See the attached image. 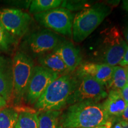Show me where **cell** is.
<instances>
[{
    "instance_id": "cell-4",
    "label": "cell",
    "mask_w": 128,
    "mask_h": 128,
    "mask_svg": "<svg viewBox=\"0 0 128 128\" xmlns=\"http://www.w3.org/2000/svg\"><path fill=\"white\" fill-rule=\"evenodd\" d=\"M34 68V63L29 56L22 51L16 52L12 60V99L15 104H18L26 96Z\"/></svg>"
},
{
    "instance_id": "cell-12",
    "label": "cell",
    "mask_w": 128,
    "mask_h": 128,
    "mask_svg": "<svg viewBox=\"0 0 128 128\" xmlns=\"http://www.w3.org/2000/svg\"><path fill=\"white\" fill-rule=\"evenodd\" d=\"M13 78L12 61L0 57V97L8 102L12 98Z\"/></svg>"
},
{
    "instance_id": "cell-16",
    "label": "cell",
    "mask_w": 128,
    "mask_h": 128,
    "mask_svg": "<svg viewBox=\"0 0 128 128\" xmlns=\"http://www.w3.org/2000/svg\"><path fill=\"white\" fill-rule=\"evenodd\" d=\"M14 109L18 113L16 128H39L38 113L36 110L24 108H16Z\"/></svg>"
},
{
    "instance_id": "cell-11",
    "label": "cell",
    "mask_w": 128,
    "mask_h": 128,
    "mask_svg": "<svg viewBox=\"0 0 128 128\" xmlns=\"http://www.w3.org/2000/svg\"><path fill=\"white\" fill-rule=\"evenodd\" d=\"M113 67L105 64L86 62L79 67L76 73L92 76L103 86L108 87L113 76Z\"/></svg>"
},
{
    "instance_id": "cell-26",
    "label": "cell",
    "mask_w": 128,
    "mask_h": 128,
    "mask_svg": "<svg viewBox=\"0 0 128 128\" xmlns=\"http://www.w3.org/2000/svg\"><path fill=\"white\" fill-rule=\"evenodd\" d=\"M121 120L124 122H128V104L126 106V108H124V111L123 112L122 114L119 117Z\"/></svg>"
},
{
    "instance_id": "cell-10",
    "label": "cell",
    "mask_w": 128,
    "mask_h": 128,
    "mask_svg": "<svg viewBox=\"0 0 128 128\" xmlns=\"http://www.w3.org/2000/svg\"><path fill=\"white\" fill-rule=\"evenodd\" d=\"M63 41L61 37L56 33L44 29L30 34L27 43L30 50L33 54L40 56L55 50Z\"/></svg>"
},
{
    "instance_id": "cell-17",
    "label": "cell",
    "mask_w": 128,
    "mask_h": 128,
    "mask_svg": "<svg viewBox=\"0 0 128 128\" xmlns=\"http://www.w3.org/2000/svg\"><path fill=\"white\" fill-rule=\"evenodd\" d=\"M60 111L40 112L38 113L39 128H62L60 124Z\"/></svg>"
},
{
    "instance_id": "cell-9",
    "label": "cell",
    "mask_w": 128,
    "mask_h": 128,
    "mask_svg": "<svg viewBox=\"0 0 128 128\" xmlns=\"http://www.w3.org/2000/svg\"><path fill=\"white\" fill-rule=\"evenodd\" d=\"M59 76L58 74L40 65L34 66L26 94L28 103L34 104L49 85Z\"/></svg>"
},
{
    "instance_id": "cell-32",
    "label": "cell",
    "mask_w": 128,
    "mask_h": 128,
    "mask_svg": "<svg viewBox=\"0 0 128 128\" xmlns=\"http://www.w3.org/2000/svg\"><path fill=\"white\" fill-rule=\"evenodd\" d=\"M127 84L128 85V74H127Z\"/></svg>"
},
{
    "instance_id": "cell-2",
    "label": "cell",
    "mask_w": 128,
    "mask_h": 128,
    "mask_svg": "<svg viewBox=\"0 0 128 128\" xmlns=\"http://www.w3.org/2000/svg\"><path fill=\"white\" fill-rule=\"evenodd\" d=\"M76 77L65 74L59 76L49 85L34 104L39 112L60 111L67 102L76 86Z\"/></svg>"
},
{
    "instance_id": "cell-19",
    "label": "cell",
    "mask_w": 128,
    "mask_h": 128,
    "mask_svg": "<svg viewBox=\"0 0 128 128\" xmlns=\"http://www.w3.org/2000/svg\"><path fill=\"white\" fill-rule=\"evenodd\" d=\"M127 84V71L122 66L113 67V72L111 81L108 84V88L120 90Z\"/></svg>"
},
{
    "instance_id": "cell-25",
    "label": "cell",
    "mask_w": 128,
    "mask_h": 128,
    "mask_svg": "<svg viewBox=\"0 0 128 128\" xmlns=\"http://www.w3.org/2000/svg\"><path fill=\"white\" fill-rule=\"evenodd\" d=\"M121 66H128V46L124 55L123 57L121 62L119 63Z\"/></svg>"
},
{
    "instance_id": "cell-7",
    "label": "cell",
    "mask_w": 128,
    "mask_h": 128,
    "mask_svg": "<svg viewBox=\"0 0 128 128\" xmlns=\"http://www.w3.org/2000/svg\"><path fill=\"white\" fill-rule=\"evenodd\" d=\"M37 22L46 28L57 33L71 37L74 15L64 8H56L34 15Z\"/></svg>"
},
{
    "instance_id": "cell-33",
    "label": "cell",
    "mask_w": 128,
    "mask_h": 128,
    "mask_svg": "<svg viewBox=\"0 0 128 128\" xmlns=\"http://www.w3.org/2000/svg\"><path fill=\"white\" fill-rule=\"evenodd\" d=\"M127 74H128V71H127Z\"/></svg>"
},
{
    "instance_id": "cell-27",
    "label": "cell",
    "mask_w": 128,
    "mask_h": 128,
    "mask_svg": "<svg viewBox=\"0 0 128 128\" xmlns=\"http://www.w3.org/2000/svg\"><path fill=\"white\" fill-rule=\"evenodd\" d=\"M7 102L4 98L0 97V110L4 108L6 106V105H7Z\"/></svg>"
},
{
    "instance_id": "cell-30",
    "label": "cell",
    "mask_w": 128,
    "mask_h": 128,
    "mask_svg": "<svg viewBox=\"0 0 128 128\" xmlns=\"http://www.w3.org/2000/svg\"><path fill=\"white\" fill-rule=\"evenodd\" d=\"M124 37H125L126 40L128 44V27L127 28H126V30H125V33H124Z\"/></svg>"
},
{
    "instance_id": "cell-13",
    "label": "cell",
    "mask_w": 128,
    "mask_h": 128,
    "mask_svg": "<svg viewBox=\"0 0 128 128\" xmlns=\"http://www.w3.org/2000/svg\"><path fill=\"white\" fill-rule=\"evenodd\" d=\"M55 50L61 58L69 72L75 71L81 64L82 58L80 50L71 42L64 40Z\"/></svg>"
},
{
    "instance_id": "cell-28",
    "label": "cell",
    "mask_w": 128,
    "mask_h": 128,
    "mask_svg": "<svg viewBox=\"0 0 128 128\" xmlns=\"http://www.w3.org/2000/svg\"><path fill=\"white\" fill-rule=\"evenodd\" d=\"M122 7L124 10L128 12V0H125V1H123Z\"/></svg>"
},
{
    "instance_id": "cell-1",
    "label": "cell",
    "mask_w": 128,
    "mask_h": 128,
    "mask_svg": "<svg viewBox=\"0 0 128 128\" xmlns=\"http://www.w3.org/2000/svg\"><path fill=\"white\" fill-rule=\"evenodd\" d=\"M109 116L102 104L82 102L73 104L60 116L62 128H90L104 126Z\"/></svg>"
},
{
    "instance_id": "cell-24",
    "label": "cell",
    "mask_w": 128,
    "mask_h": 128,
    "mask_svg": "<svg viewBox=\"0 0 128 128\" xmlns=\"http://www.w3.org/2000/svg\"><path fill=\"white\" fill-rule=\"evenodd\" d=\"M122 97H123L126 104H128V85L126 84L122 89L120 90Z\"/></svg>"
},
{
    "instance_id": "cell-6",
    "label": "cell",
    "mask_w": 128,
    "mask_h": 128,
    "mask_svg": "<svg viewBox=\"0 0 128 128\" xmlns=\"http://www.w3.org/2000/svg\"><path fill=\"white\" fill-rule=\"evenodd\" d=\"M128 48L127 43L116 27L106 31L101 46V58L104 64L115 66L121 62Z\"/></svg>"
},
{
    "instance_id": "cell-22",
    "label": "cell",
    "mask_w": 128,
    "mask_h": 128,
    "mask_svg": "<svg viewBox=\"0 0 128 128\" xmlns=\"http://www.w3.org/2000/svg\"><path fill=\"white\" fill-rule=\"evenodd\" d=\"M86 1H62V7L68 10H78L87 7Z\"/></svg>"
},
{
    "instance_id": "cell-15",
    "label": "cell",
    "mask_w": 128,
    "mask_h": 128,
    "mask_svg": "<svg viewBox=\"0 0 128 128\" xmlns=\"http://www.w3.org/2000/svg\"><path fill=\"white\" fill-rule=\"evenodd\" d=\"M38 62L40 64V66L49 69L59 76L70 72L61 58L55 50L40 56L38 58Z\"/></svg>"
},
{
    "instance_id": "cell-21",
    "label": "cell",
    "mask_w": 128,
    "mask_h": 128,
    "mask_svg": "<svg viewBox=\"0 0 128 128\" xmlns=\"http://www.w3.org/2000/svg\"><path fill=\"white\" fill-rule=\"evenodd\" d=\"M15 39L5 30L0 22V52H7L14 44Z\"/></svg>"
},
{
    "instance_id": "cell-5",
    "label": "cell",
    "mask_w": 128,
    "mask_h": 128,
    "mask_svg": "<svg viewBox=\"0 0 128 128\" xmlns=\"http://www.w3.org/2000/svg\"><path fill=\"white\" fill-rule=\"evenodd\" d=\"M76 86L69 97L67 104L82 102H93L98 103L108 97L103 85L87 75L76 73Z\"/></svg>"
},
{
    "instance_id": "cell-20",
    "label": "cell",
    "mask_w": 128,
    "mask_h": 128,
    "mask_svg": "<svg viewBox=\"0 0 128 128\" xmlns=\"http://www.w3.org/2000/svg\"><path fill=\"white\" fill-rule=\"evenodd\" d=\"M18 113L14 108L0 110V128H16Z\"/></svg>"
},
{
    "instance_id": "cell-31",
    "label": "cell",
    "mask_w": 128,
    "mask_h": 128,
    "mask_svg": "<svg viewBox=\"0 0 128 128\" xmlns=\"http://www.w3.org/2000/svg\"><path fill=\"white\" fill-rule=\"evenodd\" d=\"M106 128L104 126H96V127L93 128Z\"/></svg>"
},
{
    "instance_id": "cell-18",
    "label": "cell",
    "mask_w": 128,
    "mask_h": 128,
    "mask_svg": "<svg viewBox=\"0 0 128 128\" xmlns=\"http://www.w3.org/2000/svg\"><path fill=\"white\" fill-rule=\"evenodd\" d=\"M61 0H33L31 1L29 12L32 14H39L56 8L62 4Z\"/></svg>"
},
{
    "instance_id": "cell-23",
    "label": "cell",
    "mask_w": 128,
    "mask_h": 128,
    "mask_svg": "<svg viewBox=\"0 0 128 128\" xmlns=\"http://www.w3.org/2000/svg\"><path fill=\"white\" fill-rule=\"evenodd\" d=\"M106 128H122V120L119 117H109L105 124Z\"/></svg>"
},
{
    "instance_id": "cell-8",
    "label": "cell",
    "mask_w": 128,
    "mask_h": 128,
    "mask_svg": "<svg viewBox=\"0 0 128 128\" xmlns=\"http://www.w3.org/2000/svg\"><path fill=\"white\" fill-rule=\"evenodd\" d=\"M31 21L29 14L20 9L6 8L0 10V22L14 39L26 34Z\"/></svg>"
},
{
    "instance_id": "cell-29",
    "label": "cell",
    "mask_w": 128,
    "mask_h": 128,
    "mask_svg": "<svg viewBox=\"0 0 128 128\" xmlns=\"http://www.w3.org/2000/svg\"><path fill=\"white\" fill-rule=\"evenodd\" d=\"M122 128H128V122L122 120Z\"/></svg>"
},
{
    "instance_id": "cell-3",
    "label": "cell",
    "mask_w": 128,
    "mask_h": 128,
    "mask_svg": "<svg viewBox=\"0 0 128 128\" xmlns=\"http://www.w3.org/2000/svg\"><path fill=\"white\" fill-rule=\"evenodd\" d=\"M111 12V9L103 4H97L83 10L74 17L72 38L76 43L86 39Z\"/></svg>"
},
{
    "instance_id": "cell-14",
    "label": "cell",
    "mask_w": 128,
    "mask_h": 128,
    "mask_svg": "<svg viewBox=\"0 0 128 128\" xmlns=\"http://www.w3.org/2000/svg\"><path fill=\"white\" fill-rule=\"evenodd\" d=\"M102 105L109 117H120L127 106L119 90H111Z\"/></svg>"
}]
</instances>
